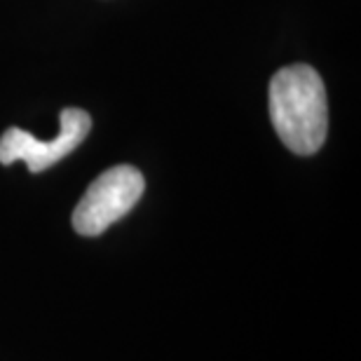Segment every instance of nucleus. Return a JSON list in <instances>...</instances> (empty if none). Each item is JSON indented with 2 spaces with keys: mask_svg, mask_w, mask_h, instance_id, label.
I'll list each match as a JSON object with an SVG mask.
<instances>
[{
  "mask_svg": "<svg viewBox=\"0 0 361 361\" xmlns=\"http://www.w3.org/2000/svg\"><path fill=\"white\" fill-rule=\"evenodd\" d=\"M270 120L295 155H314L329 132V104L322 75L307 63L279 68L270 80Z\"/></svg>",
  "mask_w": 361,
  "mask_h": 361,
  "instance_id": "1",
  "label": "nucleus"
},
{
  "mask_svg": "<svg viewBox=\"0 0 361 361\" xmlns=\"http://www.w3.org/2000/svg\"><path fill=\"white\" fill-rule=\"evenodd\" d=\"M146 190V178L132 164H118L97 176L73 212L78 235L97 237L132 212Z\"/></svg>",
  "mask_w": 361,
  "mask_h": 361,
  "instance_id": "2",
  "label": "nucleus"
},
{
  "mask_svg": "<svg viewBox=\"0 0 361 361\" xmlns=\"http://www.w3.org/2000/svg\"><path fill=\"white\" fill-rule=\"evenodd\" d=\"M59 136L52 141H40L38 136L24 132L19 127H10L0 136V164H12L24 160L31 174L49 169L52 164L71 155L87 139L92 129V118L82 108H63L59 115Z\"/></svg>",
  "mask_w": 361,
  "mask_h": 361,
  "instance_id": "3",
  "label": "nucleus"
}]
</instances>
